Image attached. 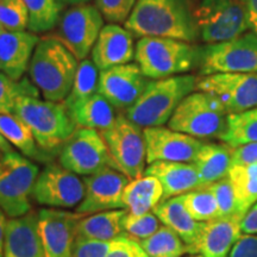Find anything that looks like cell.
Instances as JSON below:
<instances>
[{
    "mask_svg": "<svg viewBox=\"0 0 257 257\" xmlns=\"http://www.w3.org/2000/svg\"><path fill=\"white\" fill-rule=\"evenodd\" d=\"M153 212L161 223L179 234L187 245V249L197 243L205 223L195 220L188 213L181 195L162 200L156 205Z\"/></svg>",
    "mask_w": 257,
    "mask_h": 257,
    "instance_id": "cb8c5ba5",
    "label": "cell"
},
{
    "mask_svg": "<svg viewBox=\"0 0 257 257\" xmlns=\"http://www.w3.org/2000/svg\"><path fill=\"white\" fill-rule=\"evenodd\" d=\"M150 80L137 63H126L99 72L98 93L115 110L126 111L142 94Z\"/></svg>",
    "mask_w": 257,
    "mask_h": 257,
    "instance_id": "2e32d148",
    "label": "cell"
},
{
    "mask_svg": "<svg viewBox=\"0 0 257 257\" xmlns=\"http://www.w3.org/2000/svg\"><path fill=\"white\" fill-rule=\"evenodd\" d=\"M100 134L120 172L130 180L143 176L147 147L142 127L125 114H117L114 123Z\"/></svg>",
    "mask_w": 257,
    "mask_h": 257,
    "instance_id": "9c48e42d",
    "label": "cell"
},
{
    "mask_svg": "<svg viewBox=\"0 0 257 257\" xmlns=\"http://www.w3.org/2000/svg\"><path fill=\"white\" fill-rule=\"evenodd\" d=\"M257 163V143H248L231 148V167Z\"/></svg>",
    "mask_w": 257,
    "mask_h": 257,
    "instance_id": "7bdbcfd3",
    "label": "cell"
},
{
    "mask_svg": "<svg viewBox=\"0 0 257 257\" xmlns=\"http://www.w3.org/2000/svg\"><path fill=\"white\" fill-rule=\"evenodd\" d=\"M202 186H208L229 175L231 148L226 144L204 143L194 162Z\"/></svg>",
    "mask_w": 257,
    "mask_h": 257,
    "instance_id": "83f0119b",
    "label": "cell"
},
{
    "mask_svg": "<svg viewBox=\"0 0 257 257\" xmlns=\"http://www.w3.org/2000/svg\"><path fill=\"white\" fill-rule=\"evenodd\" d=\"M59 163L76 175L89 176L105 168L119 170L99 131L76 127L60 150Z\"/></svg>",
    "mask_w": 257,
    "mask_h": 257,
    "instance_id": "ba28073f",
    "label": "cell"
},
{
    "mask_svg": "<svg viewBox=\"0 0 257 257\" xmlns=\"http://www.w3.org/2000/svg\"><path fill=\"white\" fill-rule=\"evenodd\" d=\"M61 4H67V5H82L88 3L89 0H59Z\"/></svg>",
    "mask_w": 257,
    "mask_h": 257,
    "instance_id": "681fc988",
    "label": "cell"
},
{
    "mask_svg": "<svg viewBox=\"0 0 257 257\" xmlns=\"http://www.w3.org/2000/svg\"><path fill=\"white\" fill-rule=\"evenodd\" d=\"M78 60L59 38L40 40L30 61L32 83L49 101L66 100L72 91Z\"/></svg>",
    "mask_w": 257,
    "mask_h": 257,
    "instance_id": "7a4b0ae2",
    "label": "cell"
},
{
    "mask_svg": "<svg viewBox=\"0 0 257 257\" xmlns=\"http://www.w3.org/2000/svg\"><path fill=\"white\" fill-rule=\"evenodd\" d=\"M40 169L30 159L11 152L0 157V208L10 218L32 211L31 199Z\"/></svg>",
    "mask_w": 257,
    "mask_h": 257,
    "instance_id": "52a82bcc",
    "label": "cell"
},
{
    "mask_svg": "<svg viewBox=\"0 0 257 257\" xmlns=\"http://www.w3.org/2000/svg\"><path fill=\"white\" fill-rule=\"evenodd\" d=\"M127 210H110L82 217L76 225V238L112 242L124 234L123 219Z\"/></svg>",
    "mask_w": 257,
    "mask_h": 257,
    "instance_id": "d4e9b609",
    "label": "cell"
},
{
    "mask_svg": "<svg viewBox=\"0 0 257 257\" xmlns=\"http://www.w3.org/2000/svg\"><path fill=\"white\" fill-rule=\"evenodd\" d=\"M98 70L99 69L96 68L94 62L91 60H83L79 63L72 91L64 100V105L67 106V108H69L78 101L87 99L98 93Z\"/></svg>",
    "mask_w": 257,
    "mask_h": 257,
    "instance_id": "e575fe53",
    "label": "cell"
},
{
    "mask_svg": "<svg viewBox=\"0 0 257 257\" xmlns=\"http://www.w3.org/2000/svg\"><path fill=\"white\" fill-rule=\"evenodd\" d=\"M105 257H149L137 240L121 236L113 239L111 248Z\"/></svg>",
    "mask_w": 257,
    "mask_h": 257,
    "instance_id": "60d3db41",
    "label": "cell"
},
{
    "mask_svg": "<svg viewBox=\"0 0 257 257\" xmlns=\"http://www.w3.org/2000/svg\"><path fill=\"white\" fill-rule=\"evenodd\" d=\"M134 35L126 28L111 23L105 25L92 49V60L99 72L130 63L135 57Z\"/></svg>",
    "mask_w": 257,
    "mask_h": 257,
    "instance_id": "d6986e66",
    "label": "cell"
},
{
    "mask_svg": "<svg viewBox=\"0 0 257 257\" xmlns=\"http://www.w3.org/2000/svg\"><path fill=\"white\" fill-rule=\"evenodd\" d=\"M0 152L4 154L14 152V147H12V144H10L8 142V140H6L2 134H0Z\"/></svg>",
    "mask_w": 257,
    "mask_h": 257,
    "instance_id": "c3c4849f",
    "label": "cell"
},
{
    "mask_svg": "<svg viewBox=\"0 0 257 257\" xmlns=\"http://www.w3.org/2000/svg\"><path fill=\"white\" fill-rule=\"evenodd\" d=\"M140 245L149 257H182L188 253L186 243L166 225H161L149 238L141 240Z\"/></svg>",
    "mask_w": 257,
    "mask_h": 257,
    "instance_id": "1f68e13d",
    "label": "cell"
},
{
    "mask_svg": "<svg viewBox=\"0 0 257 257\" xmlns=\"http://www.w3.org/2000/svg\"><path fill=\"white\" fill-rule=\"evenodd\" d=\"M197 82L193 75L152 80L137 101L125 111V115L141 127L163 126L180 102L197 88Z\"/></svg>",
    "mask_w": 257,
    "mask_h": 257,
    "instance_id": "277c9868",
    "label": "cell"
},
{
    "mask_svg": "<svg viewBox=\"0 0 257 257\" xmlns=\"http://www.w3.org/2000/svg\"><path fill=\"white\" fill-rule=\"evenodd\" d=\"M242 218H217L204 224L197 243L189 246L188 255L229 257L234 243L242 236Z\"/></svg>",
    "mask_w": 257,
    "mask_h": 257,
    "instance_id": "ffe728a7",
    "label": "cell"
},
{
    "mask_svg": "<svg viewBox=\"0 0 257 257\" xmlns=\"http://www.w3.org/2000/svg\"><path fill=\"white\" fill-rule=\"evenodd\" d=\"M6 214L0 208V257H4V243H5V232H6Z\"/></svg>",
    "mask_w": 257,
    "mask_h": 257,
    "instance_id": "7dc6e473",
    "label": "cell"
},
{
    "mask_svg": "<svg viewBox=\"0 0 257 257\" xmlns=\"http://www.w3.org/2000/svg\"><path fill=\"white\" fill-rule=\"evenodd\" d=\"M102 28L104 17L98 8L88 4L75 5L62 17L59 40L76 60L83 61L94 47Z\"/></svg>",
    "mask_w": 257,
    "mask_h": 257,
    "instance_id": "5bb4252c",
    "label": "cell"
},
{
    "mask_svg": "<svg viewBox=\"0 0 257 257\" xmlns=\"http://www.w3.org/2000/svg\"><path fill=\"white\" fill-rule=\"evenodd\" d=\"M15 114L30 127L38 147L48 154L62 149L78 127L66 105L38 96H19Z\"/></svg>",
    "mask_w": 257,
    "mask_h": 257,
    "instance_id": "3957f363",
    "label": "cell"
},
{
    "mask_svg": "<svg viewBox=\"0 0 257 257\" xmlns=\"http://www.w3.org/2000/svg\"><path fill=\"white\" fill-rule=\"evenodd\" d=\"M208 186H210V189L213 193L214 198H216L218 210H219V218L236 217L243 219L244 217L239 212L229 175Z\"/></svg>",
    "mask_w": 257,
    "mask_h": 257,
    "instance_id": "f35d334b",
    "label": "cell"
},
{
    "mask_svg": "<svg viewBox=\"0 0 257 257\" xmlns=\"http://www.w3.org/2000/svg\"><path fill=\"white\" fill-rule=\"evenodd\" d=\"M0 134L28 159L36 161L50 160L48 153L38 147L30 127L15 113L0 114Z\"/></svg>",
    "mask_w": 257,
    "mask_h": 257,
    "instance_id": "f1b7e54d",
    "label": "cell"
},
{
    "mask_svg": "<svg viewBox=\"0 0 257 257\" xmlns=\"http://www.w3.org/2000/svg\"><path fill=\"white\" fill-rule=\"evenodd\" d=\"M242 233L257 234V202L248 211L240 223Z\"/></svg>",
    "mask_w": 257,
    "mask_h": 257,
    "instance_id": "bcb514c9",
    "label": "cell"
},
{
    "mask_svg": "<svg viewBox=\"0 0 257 257\" xmlns=\"http://www.w3.org/2000/svg\"><path fill=\"white\" fill-rule=\"evenodd\" d=\"M4 257H44L38 232V216L34 211L8 220Z\"/></svg>",
    "mask_w": 257,
    "mask_h": 257,
    "instance_id": "7402d4cb",
    "label": "cell"
},
{
    "mask_svg": "<svg viewBox=\"0 0 257 257\" xmlns=\"http://www.w3.org/2000/svg\"><path fill=\"white\" fill-rule=\"evenodd\" d=\"M227 112L216 96L206 92H192L180 102L168 127L198 140L220 138L226 127Z\"/></svg>",
    "mask_w": 257,
    "mask_h": 257,
    "instance_id": "8992f818",
    "label": "cell"
},
{
    "mask_svg": "<svg viewBox=\"0 0 257 257\" xmlns=\"http://www.w3.org/2000/svg\"><path fill=\"white\" fill-rule=\"evenodd\" d=\"M125 28L141 37H167L185 42L198 36L188 0H137Z\"/></svg>",
    "mask_w": 257,
    "mask_h": 257,
    "instance_id": "6da1fadb",
    "label": "cell"
},
{
    "mask_svg": "<svg viewBox=\"0 0 257 257\" xmlns=\"http://www.w3.org/2000/svg\"><path fill=\"white\" fill-rule=\"evenodd\" d=\"M82 180L85 195L76 207L78 213L93 214L102 211L125 210L123 194L130 179L120 170L105 168Z\"/></svg>",
    "mask_w": 257,
    "mask_h": 257,
    "instance_id": "9a60e30c",
    "label": "cell"
},
{
    "mask_svg": "<svg viewBox=\"0 0 257 257\" xmlns=\"http://www.w3.org/2000/svg\"><path fill=\"white\" fill-rule=\"evenodd\" d=\"M22 95L38 96V88L28 79L15 81L0 72V114L15 113L16 102Z\"/></svg>",
    "mask_w": 257,
    "mask_h": 257,
    "instance_id": "d590c367",
    "label": "cell"
},
{
    "mask_svg": "<svg viewBox=\"0 0 257 257\" xmlns=\"http://www.w3.org/2000/svg\"><path fill=\"white\" fill-rule=\"evenodd\" d=\"M6 31H8V30H6V29L4 28V25H3V24H0V36H2L3 34H5Z\"/></svg>",
    "mask_w": 257,
    "mask_h": 257,
    "instance_id": "f907efd6",
    "label": "cell"
},
{
    "mask_svg": "<svg viewBox=\"0 0 257 257\" xmlns=\"http://www.w3.org/2000/svg\"><path fill=\"white\" fill-rule=\"evenodd\" d=\"M85 195V184L75 173L57 163H49L38 174L32 199L51 208L78 207Z\"/></svg>",
    "mask_w": 257,
    "mask_h": 257,
    "instance_id": "7c38bea8",
    "label": "cell"
},
{
    "mask_svg": "<svg viewBox=\"0 0 257 257\" xmlns=\"http://www.w3.org/2000/svg\"><path fill=\"white\" fill-rule=\"evenodd\" d=\"M143 134L148 165L159 161L193 163L204 144L198 138L165 126L144 127Z\"/></svg>",
    "mask_w": 257,
    "mask_h": 257,
    "instance_id": "e0dca14e",
    "label": "cell"
},
{
    "mask_svg": "<svg viewBox=\"0 0 257 257\" xmlns=\"http://www.w3.org/2000/svg\"><path fill=\"white\" fill-rule=\"evenodd\" d=\"M186 257H204L202 255H200V253H194V255H188Z\"/></svg>",
    "mask_w": 257,
    "mask_h": 257,
    "instance_id": "816d5d0a",
    "label": "cell"
},
{
    "mask_svg": "<svg viewBox=\"0 0 257 257\" xmlns=\"http://www.w3.org/2000/svg\"><path fill=\"white\" fill-rule=\"evenodd\" d=\"M200 53L189 42L167 37H142L135 49V60L148 79L157 80L189 72Z\"/></svg>",
    "mask_w": 257,
    "mask_h": 257,
    "instance_id": "5b68a950",
    "label": "cell"
},
{
    "mask_svg": "<svg viewBox=\"0 0 257 257\" xmlns=\"http://www.w3.org/2000/svg\"><path fill=\"white\" fill-rule=\"evenodd\" d=\"M219 140L230 148L257 143V107L227 114L226 127Z\"/></svg>",
    "mask_w": 257,
    "mask_h": 257,
    "instance_id": "f546056e",
    "label": "cell"
},
{
    "mask_svg": "<svg viewBox=\"0 0 257 257\" xmlns=\"http://www.w3.org/2000/svg\"><path fill=\"white\" fill-rule=\"evenodd\" d=\"M38 37L32 32L6 31L0 36V70L19 81L30 66Z\"/></svg>",
    "mask_w": 257,
    "mask_h": 257,
    "instance_id": "44dd1931",
    "label": "cell"
},
{
    "mask_svg": "<svg viewBox=\"0 0 257 257\" xmlns=\"http://www.w3.org/2000/svg\"><path fill=\"white\" fill-rule=\"evenodd\" d=\"M194 18L198 34L208 44L232 40L249 29L240 0H201Z\"/></svg>",
    "mask_w": 257,
    "mask_h": 257,
    "instance_id": "30bf717a",
    "label": "cell"
},
{
    "mask_svg": "<svg viewBox=\"0 0 257 257\" xmlns=\"http://www.w3.org/2000/svg\"><path fill=\"white\" fill-rule=\"evenodd\" d=\"M160 226L161 221L154 214V212H148L141 216H135V214L126 212L123 219V236H127L128 238L137 240L140 243L141 240L153 236L160 229Z\"/></svg>",
    "mask_w": 257,
    "mask_h": 257,
    "instance_id": "8d00e7d4",
    "label": "cell"
},
{
    "mask_svg": "<svg viewBox=\"0 0 257 257\" xmlns=\"http://www.w3.org/2000/svg\"><path fill=\"white\" fill-rule=\"evenodd\" d=\"M137 0H96V8L111 23H125Z\"/></svg>",
    "mask_w": 257,
    "mask_h": 257,
    "instance_id": "ab89813d",
    "label": "cell"
},
{
    "mask_svg": "<svg viewBox=\"0 0 257 257\" xmlns=\"http://www.w3.org/2000/svg\"><path fill=\"white\" fill-rule=\"evenodd\" d=\"M37 216L44 257H72L76 238V225L85 214L43 208Z\"/></svg>",
    "mask_w": 257,
    "mask_h": 257,
    "instance_id": "ac0fdd59",
    "label": "cell"
},
{
    "mask_svg": "<svg viewBox=\"0 0 257 257\" xmlns=\"http://www.w3.org/2000/svg\"><path fill=\"white\" fill-rule=\"evenodd\" d=\"M199 62L202 75L257 74V35L249 32L232 40L208 44L200 51Z\"/></svg>",
    "mask_w": 257,
    "mask_h": 257,
    "instance_id": "8fae6325",
    "label": "cell"
},
{
    "mask_svg": "<svg viewBox=\"0 0 257 257\" xmlns=\"http://www.w3.org/2000/svg\"><path fill=\"white\" fill-rule=\"evenodd\" d=\"M229 257H257V234L242 233L231 249Z\"/></svg>",
    "mask_w": 257,
    "mask_h": 257,
    "instance_id": "ee69618b",
    "label": "cell"
},
{
    "mask_svg": "<svg viewBox=\"0 0 257 257\" xmlns=\"http://www.w3.org/2000/svg\"><path fill=\"white\" fill-rule=\"evenodd\" d=\"M111 243L75 238L72 257H105L111 248Z\"/></svg>",
    "mask_w": 257,
    "mask_h": 257,
    "instance_id": "b9f144b4",
    "label": "cell"
},
{
    "mask_svg": "<svg viewBox=\"0 0 257 257\" xmlns=\"http://www.w3.org/2000/svg\"><path fill=\"white\" fill-rule=\"evenodd\" d=\"M186 210L200 223L219 218V210L214 198L213 193L210 189V186H202V187L194 189L181 195Z\"/></svg>",
    "mask_w": 257,
    "mask_h": 257,
    "instance_id": "d6a6232c",
    "label": "cell"
},
{
    "mask_svg": "<svg viewBox=\"0 0 257 257\" xmlns=\"http://www.w3.org/2000/svg\"><path fill=\"white\" fill-rule=\"evenodd\" d=\"M143 175L156 178L162 185L163 199L179 197L202 187L198 172L193 163L184 162H154L144 170Z\"/></svg>",
    "mask_w": 257,
    "mask_h": 257,
    "instance_id": "603a6c76",
    "label": "cell"
},
{
    "mask_svg": "<svg viewBox=\"0 0 257 257\" xmlns=\"http://www.w3.org/2000/svg\"><path fill=\"white\" fill-rule=\"evenodd\" d=\"M229 178L239 212L244 217L257 202V163L231 167Z\"/></svg>",
    "mask_w": 257,
    "mask_h": 257,
    "instance_id": "4dcf8cb0",
    "label": "cell"
},
{
    "mask_svg": "<svg viewBox=\"0 0 257 257\" xmlns=\"http://www.w3.org/2000/svg\"><path fill=\"white\" fill-rule=\"evenodd\" d=\"M29 11V30L35 34L49 31L60 19L59 0H24Z\"/></svg>",
    "mask_w": 257,
    "mask_h": 257,
    "instance_id": "836d02e7",
    "label": "cell"
},
{
    "mask_svg": "<svg viewBox=\"0 0 257 257\" xmlns=\"http://www.w3.org/2000/svg\"><path fill=\"white\" fill-rule=\"evenodd\" d=\"M0 24L8 31H24L29 27V11L24 0H0Z\"/></svg>",
    "mask_w": 257,
    "mask_h": 257,
    "instance_id": "74e56055",
    "label": "cell"
},
{
    "mask_svg": "<svg viewBox=\"0 0 257 257\" xmlns=\"http://www.w3.org/2000/svg\"><path fill=\"white\" fill-rule=\"evenodd\" d=\"M162 199V185L156 178L150 175H143L138 179L130 180L123 194L125 210L135 216L153 212Z\"/></svg>",
    "mask_w": 257,
    "mask_h": 257,
    "instance_id": "4316f807",
    "label": "cell"
},
{
    "mask_svg": "<svg viewBox=\"0 0 257 257\" xmlns=\"http://www.w3.org/2000/svg\"><path fill=\"white\" fill-rule=\"evenodd\" d=\"M240 3L245 12L249 29L257 35V0H240Z\"/></svg>",
    "mask_w": 257,
    "mask_h": 257,
    "instance_id": "f6af8a7d",
    "label": "cell"
},
{
    "mask_svg": "<svg viewBox=\"0 0 257 257\" xmlns=\"http://www.w3.org/2000/svg\"><path fill=\"white\" fill-rule=\"evenodd\" d=\"M115 108L99 93L78 101L68 108L74 123L79 127L101 131L107 130L114 123Z\"/></svg>",
    "mask_w": 257,
    "mask_h": 257,
    "instance_id": "484cf974",
    "label": "cell"
},
{
    "mask_svg": "<svg viewBox=\"0 0 257 257\" xmlns=\"http://www.w3.org/2000/svg\"><path fill=\"white\" fill-rule=\"evenodd\" d=\"M197 88L216 96L227 114L257 107V74H212L199 80Z\"/></svg>",
    "mask_w": 257,
    "mask_h": 257,
    "instance_id": "4fadbf2b",
    "label": "cell"
}]
</instances>
